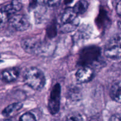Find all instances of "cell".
<instances>
[{
    "instance_id": "obj_1",
    "label": "cell",
    "mask_w": 121,
    "mask_h": 121,
    "mask_svg": "<svg viewBox=\"0 0 121 121\" xmlns=\"http://www.w3.org/2000/svg\"><path fill=\"white\" fill-rule=\"evenodd\" d=\"M25 84L34 90H40L44 87L46 77L44 72L36 67L27 69L24 75Z\"/></svg>"
},
{
    "instance_id": "obj_2",
    "label": "cell",
    "mask_w": 121,
    "mask_h": 121,
    "mask_svg": "<svg viewBox=\"0 0 121 121\" xmlns=\"http://www.w3.org/2000/svg\"><path fill=\"white\" fill-rule=\"evenodd\" d=\"M21 47L30 54L41 55L46 53L49 45L45 41L37 37H28L21 40Z\"/></svg>"
},
{
    "instance_id": "obj_3",
    "label": "cell",
    "mask_w": 121,
    "mask_h": 121,
    "mask_svg": "<svg viewBox=\"0 0 121 121\" xmlns=\"http://www.w3.org/2000/svg\"><path fill=\"white\" fill-rule=\"evenodd\" d=\"M60 21V30L63 33H70L76 29L80 20L73 8H67L63 13Z\"/></svg>"
},
{
    "instance_id": "obj_4",
    "label": "cell",
    "mask_w": 121,
    "mask_h": 121,
    "mask_svg": "<svg viewBox=\"0 0 121 121\" xmlns=\"http://www.w3.org/2000/svg\"><path fill=\"white\" fill-rule=\"evenodd\" d=\"M100 49L98 46H91L82 49L79 54V64L83 66H90L98 62L100 56Z\"/></svg>"
},
{
    "instance_id": "obj_5",
    "label": "cell",
    "mask_w": 121,
    "mask_h": 121,
    "mask_svg": "<svg viewBox=\"0 0 121 121\" xmlns=\"http://www.w3.org/2000/svg\"><path fill=\"white\" fill-rule=\"evenodd\" d=\"M121 36L119 34L108 42L104 49V55L109 59L115 60L121 58Z\"/></svg>"
},
{
    "instance_id": "obj_6",
    "label": "cell",
    "mask_w": 121,
    "mask_h": 121,
    "mask_svg": "<svg viewBox=\"0 0 121 121\" xmlns=\"http://www.w3.org/2000/svg\"><path fill=\"white\" fill-rule=\"evenodd\" d=\"M60 96L61 86L60 84L57 83L52 88L48 99V110L52 115L57 114L60 110Z\"/></svg>"
},
{
    "instance_id": "obj_7",
    "label": "cell",
    "mask_w": 121,
    "mask_h": 121,
    "mask_svg": "<svg viewBox=\"0 0 121 121\" xmlns=\"http://www.w3.org/2000/svg\"><path fill=\"white\" fill-rule=\"evenodd\" d=\"M11 26L19 32H23L29 28L30 23L27 16L22 14H13L9 19Z\"/></svg>"
},
{
    "instance_id": "obj_8",
    "label": "cell",
    "mask_w": 121,
    "mask_h": 121,
    "mask_svg": "<svg viewBox=\"0 0 121 121\" xmlns=\"http://www.w3.org/2000/svg\"><path fill=\"white\" fill-rule=\"evenodd\" d=\"M94 77V72L90 66H83L76 73L77 81L80 83H86L91 81Z\"/></svg>"
},
{
    "instance_id": "obj_9",
    "label": "cell",
    "mask_w": 121,
    "mask_h": 121,
    "mask_svg": "<svg viewBox=\"0 0 121 121\" xmlns=\"http://www.w3.org/2000/svg\"><path fill=\"white\" fill-rule=\"evenodd\" d=\"M20 75V70L17 68H10L2 71L0 74V78L7 83H12L16 80Z\"/></svg>"
},
{
    "instance_id": "obj_10",
    "label": "cell",
    "mask_w": 121,
    "mask_h": 121,
    "mask_svg": "<svg viewBox=\"0 0 121 121\" xmlns=\"http://www.w3.org/2000/svg\"><path fill=\"white\" fill-rule=\"evenodd\" d=\"M22 7L21 0H12L10 4L7 5L4 8L3 11L7 15H13L16 12L20 11Z\"/></svg>"
},
{
    "instance_id": "obj_11",
    "label": "cell",
    "mask_w": 121,
    "mask_h": 121,
    "mask_svg": "<svg viewBox=\"0 0 121 121\" xmlns=\"http://www.w3.org/2000/svg\"><path fill=\"white\" fill-rule=\"evenodd\" d=\"M22 103L17 102V103H12L8 106L6 107L2 112V114L5 117H8L14 114L15 112H17L22 107Z\"/></svg>"
},
{
    "instance_id": "obj_12",
    "label": "cell",
    "mask_w": 121,
    "mask_h": 121,
    "mask_svg": "<svg viewBox=\"0 0 121 121\" xmlns=\"http://www.w3.org/2000/svg\"><path fill=\"white\" fill-rule=\"evenodd\" d=\"M90 27H89V26L82 25L74 35V40L78 41L79 40L87 39L90 36L91 33V29Z\"/></svg>"
},
{
    "instance_id": "obj_13",
    "label": "cell",
    "mask_w": 121,
    "mask_h": 121,
    "mask_svg": "<svg viewBox=\"0 0 121 121\" xmlns=\"http://www.w3.org/2000/svg\"><path fill=\"white\" fill-rule=\"evenodd\" d=\"M121 82L117 81L112 85L110 90V96L113 100L121 103Z\"/></svg>"
},
{
    "instance_id": "obj_14",
    "label": "cell",
    "mask_w": 121,
    "mask_h": 121,
    "mask_svg": "<svg viewBox=\"0 0 121 121\" xmlns=\"http://www.w3.org/2000/svg\"><path fill=\"white\" fill-rule=\"evenodd\" d=\"M88 6L89 4L86 0H79L74 5L73 9L76 14L80 15L84 14L87 11Z\"/></svg>"
},
{
    "instance_id": "obj_15",
    "label": "cell",
    "mask_w": 121,
    "mask_h": 121,
    "mask_svg": "<svg viewBox=\"0 0 121 121\" xmlns=\"http://www.w3.org/2000/svg\"><path fill=\"white\" fill-rule=\"evenodd\" d=\"M35 1L41 5L48 7H55L60 2V0H35Z\"/></svg>"
},
{
    "instance_id": "obj_16",
    "label": "cell",
    "mask_w": 121,
    "mask_h": 121,
    "mask_svg": "<svg viewBox=\"0 0 121 121\" xmlns=\"http://www.w3.org/2000/svg\"><path fill=\"white\" fill-rule=\"evenodd\" d=\"M66 121H85L83 117L79 113L73 112L69 114L66 117Z\"/></svg>"
},
{
    "instance_id": "obj_17",
    "label": "cell",
    "mask_w": 121,
    "mask_h": 121,
    "mask_svg": "<svg viewBox=\"0 0 121 121\" xmlns=\"http://www.w3.org/2000/svg\"><path fill=\"white\" fill-rule=\"evenodd\" d=\"M19 121H36V119L33 113L26 112L20 117Z\"/></svg>"
},
{
    "instance_id": "obj_18",
    "label": "cell",
    "mask_w": 121,
    "mask_h": 121,
    "mask_svg": "<svg viewBox=\"0 0 121 121\" xmlns=\"http://www.w3.org/2000/svg\"><path fill=\"white\" fill-rule=\"evenodd\" d=\"M7 21V15L3 10L0 9V28L5 25Z\"/></svg>"
},
{
    "instance_id": "obj_19",
    "label": "cell",
    "mask_w": 121,
    "mask_h": 121,
    "mask_svg": "<svg viewBox=\"0 0 121 121\" xmlns=\"http://www.w3.org/2000/svg\"><path fill=\"white\" fill-rule=\"evenodd\" d=\"M109 121H121V116L119 114L117 115H113L110 117Z\"/></svg>"
},
{
    "instance_id": "obj_20",
    "label": "cell",
    "mask_w": 121,
    "mask_h": 121,
    "mask_svg": "<svg viewBox=\"0 0 121 121\" xmlns=\"http://www.w3.org/2000/svg\"><path fill=\"white\" fill-rule=\"evenodd\" d=\"M116 10H117V13L118 15L120 16L121 14V1H119L118 2L117 5V8H116Z\"/></svg>"
},
{
    "instance_id": "obj_21",
    "label": "cell",
    "mask_w": 121,
    "mask_h": 121,
    "mask_svg": "<svg viewBox=\"0 0 121 121\" xmlns=\"http://www.w3.org/2000/svg\"><path fill=\"white\" fill-rule=\"evenodd\" d=\"M72 0H66V3H69V2H72Z\"/></svg>"
}]
</instances>
